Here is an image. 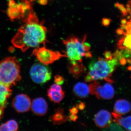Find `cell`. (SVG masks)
I'll return each instance as SVG.
<instances>
[{
  "mask_svg": "<svg viewBox=\"0 0 131 131\" xmlns=\"http://www.w3.org/2000/svg\"><path fill=\"white\" fill-rule=\"evenodd\" d=\"M110 19H104L103 20V24L104 26H108L110 24Z\"/></svg>",
  "mask_w": 131,
  "mask_h": 131,
  "instance_id": "4316f807",
  "label": "cell"
},
{
  "mask_svg": "<svg viewBox=\"0 0 131 131\" xmlns=\"http://www.w3.org/2000/svg\"><path fill=\"white\" fill-rule=\"evenodd\" d=\"M68 118L70 120L73 121H75L77 119L78 117L77 114H70V115L68 117Z\"/></svg>",
  "mask_w": 131,
  "mask_h": 131,
  "instance_id": "cb8c5ba5",
  "label": "cell"
},
{
  "mask_svg": "<svg viewBox=\"0 0 131 131\" xmlns=\"http://www.w3.org/2000/svg\"><path fill=\"white\" fill-rule=\"evenodd\" d=\"M120 63V60L115 56L113 54L110 57H99L90 64L89 71L84 77V80L86 82H92L104 80L112 82L109 77Z\"/></svg>",
  "mask_w": 131,
  "mask_h": 131,
  "instance_id": "7a4b0ae2",
  "label": "cell"
},
{
  "mask_svg": "<svg viewBox=\"0 0 131 131\" xmlns=\"http://www.w3.org/2000/svg\"><path fill=\"white\" fill-rule=\"evenodd\" d=\"M31 102L28 96L24 94H20L14 99L13 106L18 112L25 113L30 109Z\"/></svg>",
  "mask_w": 131,
  "mask_h": 131,
  "instance_id": "9c48e42d",
  "label": "cell"
},
{
  "mask_svg": "<svg viewBox=\"0 0 131 131\" xmlns=\"http://www.w3.org/2000/svg\"><path fill=\"white\" fill-rule=\"evenodd\" d=\"M68 69L70 73L77 78L80 77L86 71V68L83 66L82 62H70Z\"/></svg>",
  "mask_w": 131,
  "mask_h": 131,
  "instance_id": "9a60e30c",
  "label": "cell"
},
{
  "mask_svg": "<svg viewBox=\"0 0 131 131\" xmlns=\"http://www.w3.org/2000/svg\"><path fill=\"white\" fill-rule=\"evenodd\" d=\"M89 86L90 94L94 95L98 99L110 100L114 96V88L110 83L101 85L96 81H94L92 82Z\"/></svg>",
  "mask_w": 131,
  "mask_h": 131,
  "instance_id": "ba28073f",
  "label": "cell"
},
{
  "mask_svg": "<svg viewBox=\"0 0 131 131\" xmlns=\"http://www.w3.org/2000/svg\"><path fill=\"white\" fill-rule=\"evenodd\" d=\"M115 6L118 9H119L123 15L125 16V15H127L128 12H127V10L125 8V7H124V5L117 3L115 4Z\"/></svg>",
  "mask_w": 131,
  "mask_h": 131,
  "instance_id": "7402d4cb",
  "label": "cell"
},
{
  "mask_svg": "<svg viewBox=\"0 0 131 131\" xmlns=\"http://www.w3.org/2000/svg\"><path fill=\"white\" fill-rule=\"evenodd\" d=\"M113 121L117 122L127 130L131 131V116L122 117V115L112 113Z\"/></svg>",
  "mask_w": 131,
  "mask_h": 131,
  "instance_id": "e0dca14e",
  "label": "cell"
},
{
  "mask_svg": "<svg viewBox=\"0 0 131 131\" xmlns=\"http://www.w3.org/2000/svg\"><path fill=\"white\" fill-rule=\"evenodd\" d=\"M131 110L130 103L125 100L117 101L114 107V113L121 115L126 114L129 112Z\"/></svg>",
  "mask_w": 131,
  "mask_h": 131,
  "instance_id": "4fadbf2b",
  "label": "cell"
},
{
  "mask_svg": "<svg viewBox=\"0 0 131 131\" xmlns=\"http://www.w3.org/2000/svg\"><path fill=\"white\" fill-rule=\"evenodd\" d=\"M33 55L37 57L40 63L48 65L53 63L62 57H67L66 54L58 51H53L46 48L45 46L35 48Z\"/></svg>",
  "mask_w": 131,
  "mask_h": 131,
  "instance_id": "52a82bcc",
  "label": "cell"
},
{
  "mask_svg": "<svg viewBox=\"0 0 131 131\" xmlns=\"http://www.w3.org/2000/svg\"><path fill=\"white\" fill-rule=\"evenodd\" d=\"M127 21L125 19H123L121 21V24L122 25H125L127 24Z\"/></svg>",
  "mask_w": 131,
  "mask_h": 131,
  "instance_id": "f546056e",
  "label": "cell"
},
{
  "mask_svg": "<svg viewBox=\"0 0 131 131\" xmlns=\"http://www.w3.org/2000/svg\"><path fill=\"white\" fill-rule=\"evenodd\" d=\"M107 128H108L107 129V130L122 131L124 130L121 127V126L116 122H115L114 123H112V124Z\"/></svg>",
  "mask_w": 131,
  "mask_h": 131,
  "instance_id": "44dd1931",
  "label": "cell"
},
{
  "mask_svg": "<svg viewBox=\"0 0 131 131\" xmlns=\"http://www.w3.org/2000/svg\"><path fill=\"white\" fill-rule=\"evenodd\" d=\"M31 108L34 113L38 116H43L48 111V104L43 98H35L31 102Z\"/></svg>",
  "mask_w": 131,
  "mask_h": 131,
  "instance_id": "7c38bea8",
  "label": "cell"
},
{
  "mask_svg": "<svg viewBox=\"0 0 131 131\" xmlns=\"http://www.w3.org/2000/svg\"><path fill=\"white\" fill-rule=\"evenodd\" d=\"M31 3L28 0H22L20 3H16L14 0H10L7 11L8 16L12 20L21 18H24L32 8Z\"/></svg>",
  "mask_w": 131,
  "mask_h": 131,
  "instance_id": "5b68a950",
  "label": "cell"
},
{
  "mask_svg": "<svg viewBox=\"0 0 131 131\" xmlns=\"http://www.w3.org/2000/svg\"><path fill=\"white\" fill-rule=\"evenodd\" d=\"M116 32H117V34H119V35H124L125 34V32L123 30V29H121V28L117 29Z\"/></svg>",
  "mask_w": 131,
  "mask_h": 131,
  "instance_id": "f1b7e54d",
  "label": "cell"
},
{
  "mask_svg": "<svg viewBox=\"0 0 131 131\" xmlns=\"http://www.w3.org/2000/svg\"><path fill=\"white\" fill-rule=\"evenodd\" d=\"M84 104L82 103H80L77 105V108L80 110H83L84 108Z\"/></svg>",
  "mask_w": 131,
  "mask_h": 131,
  "instance_id": "83f0119b",
  "label": "cell"
},
{
  "mask_svg": "<svg viewBox=\"0 0 131 131\" xmlns=\"http://www.w3.org/2000/svg\"><path fill=\"white\" fill-rule=\"evenodd\" d=\"M18 128V123L14 120H10L0 125V131H15Z\"/></svg>",
  "mask_w": 131,
  "mask_h": 131,
  "instance_id": "ffe728a7",
  "label": "cell"
},
{
  "mask_svg": "<svg viewBox=\"0 0 131 131\" xmlns=\"http://www.w3.org/2000/svg\"><path fill=\"white\" fill-rule=\"evenodd\" d=\"M31 2L35 1H37L39 3H40V5H46L47 3V0H28Z\"/></svg>",
  "mask_w": 131,
  "mask_h": 131,
  "instance_id": "d4e9b609",
  "label": "cell"
},
{
  "mask_svg": "<svg viewBox=\"0 0 131 131\" xmlns=\"http://www.w3.org/2000/svg\"><path fill=\"white\" fill-rule=\"evenodd\" d=\"M3 110H2L0 108V119H1V117L2 116L3 113Z\"/></svg>",
  "mask_w": 131,
  "mask_h": 131,
  "instance_id": "4dcf8cb0",
  "label": "cell"
},
{
  "mask_svg": "<svg viewBox=\"0 0 131 131\" xmlns=\"http://www.w3.org/2000/svg\"><path fill=\"white\" fill-rule=\"evenodd\" d=\"M124 36L120 39L118 44L119 50H126L131 51V30H126Z\"/></svg>",
  "mask_w": 131,
  "mask_h": 131,
  "instance_id": "ac0fdd59",
  "label": "cell"
},
{
  "mask_svg": "<svg viewBox=\"0 0 131 131\" xmlns=\"http://www.w3.org/2000/svg\"><path fill=\"white\" fill-rule=\"evenodd\" d=\"M68 118V117L64 114L63 109L59 108L50 117V120L54 125H59L66 122Z\"/></svg>",
  "mask_w": 131,
  "mask_h": 131,
  "instance_id": "d6986e66",
  "label": "cell"
},
{
  "mask_svg": "<svg viewBox=\"0 0 131 131\" xmlns=\"http://www.w3.org/2000/svg\"><path fill=\"white\" fill-rule=\"evenodd\" d=\"M64 79L62 76L57 75L54 77V82L56 84L59 85H62L64 83Z\"/></svg>",
  "mask_w": 131,
  "mask_h": 131,
  "instance_id": "603a6c76",
  "label": "cell"
},
{
  "mask_svg": "<svg viewBox=\"0 0 131 131\" xmlns=\"http://www.w3.org/2000/svg\"><path fill=\"white\" fill-rule=\"evenodd\" d=\"M47 95L51 100L55 103H58L64 98L65 93L61 85L54 83L47 90Z\"/></svg>",
  "mask_w": 131,
  "mask_h": 131,
  "instance_id": "8fae6325",
  "label": "cell"
},
{
  "mask_svg": "<svg viewBox=\"0 0 131 131\" xmlns=\"http://www.w3.org/2000/svg\"><path fill=\"white\" fill-rule=\"evenodd\" d=\"M73 92L78 98H86L90 94L89 85L84 82L77 83L74 86Z\"/></svg>",
  "mask_w": 131,
  "mask_h": 131,
  "instance_id": "5bb4252c",
  "label": "cell"
},
{
  "mask_svg": "<svg viewBox=\"0 0 131 131\" xmlns=\"http://www.w3.org/2000/svg\"><path fill=\"white\" fill-rule=\"evenodd\" d=\"M112 114L105 110H101L95 115L94 121L96 126L101 128H107L112 123Z\"/></svg>",
  "mask_w": 131,
  "mask_h": 131,
  "instance_id": "30bf717a",
  "label": "cell"
},
{
  "mask_svg": "<svg viewBox=\"0 0 131 131\" xmlns=\"http://www.w3.org/2000/svg\"><path fill=\"white\" fill-rule=\"evenodd\" d=\"M11 94L10 88L0 82V108L2 110H3Z\"/></svg>",
  "mask_w": 131,
  "mask_h": 131,
  "instance_id": "2e32d148",
  "label": "cell"
},
{
  "mask_svg": "<svg viewBox=\"0 0 131 131\" xmlns=\"http://www.w3.org/2000/svg\"><path fill=\"white\" fill-rule=\"evenodd\" d=\"M70 114H77L78 112V108L77 107H74L71 108L70 110Z\"/></svg>",
  "mask_w": 131,
  "mask_h": 131,
  "instance_id": "484cf974",
  "label": "cell"
},
{
  "mask_svg": "<svg viewBox=\"0 0 131 131\" xmlns=\"http://www.w3.org/2000/svg\"><path fill=\"white\" fill-rule=\"evenodd\" d=\"M86 39V36L85 35L82 39L71 37L62 40L66 48L65 54L70 62H82L83 57H91L90 46L85 42Z\"/></svg>",
  "mask_w": 131,
  "mask_h": 131,
  "instance_id": "3957f363",
  "label": "cell"
},
{
  "mask_svg": "<svg viewBox=\"0 0 131 131\" xmlns=\"http://www.w3.org/2000/svg\"><path fill=\"white\" fill-rule=\"evenodd\" d=\"M30 76L33 81L42 84L49 81L51 78V71L47 65L42 63L34 64L30 71Z\"/></svg>",
  "mask_w": 131,
  "mask_h": 131,
  "instance_id": "8992f818",
  "label": "cell"
},
{
  "mask_svg": "<svg viewBox=\"0 0 131 131\" xmlns=\"http://www.w3.org/2000/svg\"><path fill=\"white\" fill-rule=\"evenodd\" d=\"M24 22L12 39L15 47L25 52L30 48L39 47L40 45H45L47 42V29L32 8L24 18Z\"/></svg>",
  "mask_w": 131,
  "mask_h": 131,
  "instance_id": "6da1fadb",
  "label": "cell"
},
{
  "mask_svg": "<svg viewBox=\"0 0 131 131\" xmlns=\"http://www.w3.org/2000/svg\"><path fill=\"white\" fill-rule=\"evenodd\" d=\"M21 79L18 61L14 57H9L0 62V82L10 87Z\"/></svg>",
  "mask_w": 131,
  "mask_h": 131,
  "instance_id": "277c9868",
  "label": "cell"
}]
</instances>
